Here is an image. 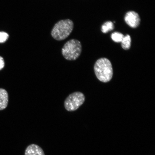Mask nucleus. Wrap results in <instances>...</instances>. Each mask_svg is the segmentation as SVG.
Returning <instances> with one entry per match:
<instances>
[{"label": "nucleus", "mask_w": 155, "mask_h": 155, "mask_svg": "<svg viewBox=\"0 0 155 155\" xmlns=\"http://www.w3.org/2000/svg\"><path fill=\"white\" fill-rule=\"evenodd\" d=\"M94 70L97 78L102 82H109L113 77V68L111 61L107 58H102L97 60Z\"/></svg>", "instance_id": "1"}, {"label": "nucleus", "mask_w": 155, "mask_h": 155, "mask_svg": "<svg viewBox=\"0 0 155 155\" xmlns=\"http://www.w3.org/2000/svg\"><path fill=\"white\" fill-rule=\"evenodd\" d=\"M73 28L72 21L69 19L60 21L54 27L51 31V35L57 40H64L71 34Z\"/></svg>", "instance_id": "2"}, {"label": "nucleus", "mask_w": 155, "mask_h": 155, "mask_svg": "<svg viewBox=\"0 0 155 155\" xmlns=\"http://www.w3.org/2000/svg\"><path fill=\"white\" fill-rule=\"evenodd\" d=\"M82 51V46L78 40L72 39L69 41L64 45L62 49V54L68 61L77 60L80 56Z\"/></svg>", "instance_id": "3"}, {"label": "nucleus", "mask_w": 155, "mask_h": 155, "mask_svg": "<svg viewBox=\"0 0 155 155\" xmlns=\"http://www.w3.org/2000/svg\"><path fill=\"white\" fill-rule=\"evenodd\" d=\"M85 96L83 93L75 92L69 94L64 102V106L67 111H76L85 102Z\"/></svg>", "instance_id": "4"}, {"label": "nucleus", "mask_w": 155, "mask_h": 155, "mask_svg": "<svg viewBox=\"0 0 155 155\" xmlns=\"http://www.w3.org/2000/svg\"><path fill=\"white\" fill-rule=\"evenodd\" d=\"M124 19L127 25L133 28H137L140 23V16L138 13L134 11H129L126 13Z\"/></svg>", "instance_id": "5"}, {"label": "nucleus", "mask_w": 155, "mask_h": 155, "mask_svg": "<svg viewBox=\"0 0 155 155\" xmlns=\"http://www.w3.org/2000/svg\"><path fill=\"white\" fill-rule=\"evenodd\" d=\"M25 155H45L43 150L38 145L32 144L26 149Z\"/></svg>", "instance_id": "6"}, {"label": "nucleus", "mask_w": 155, "mask_h": 155, "mask_svg": "<svg viewBox=\"0 0 155 155\" xmlns=\"http://www.w3.org/2000/svg\"><path fill=\"white\" fill-rule=\"evenodd\" d=\"M8 103V94L5 89L0 88V110L7 107Z\"/></svg>", "instance_id": "7"}, {"label": "nucleus", "mask_w": 155, "mask_h": 155, "mask_svg": "<svg viewBox=\"0 0 155 155\" xmlns=\"http://www.w3.org/2000/svg\"><path fill=\"white\" fill-rule=\"evenodd\" d=\"M131 41L130 36L127 35L124 36L121 42L122 47L125 50L129 49L131 47Z\"/></svg>", "instance_id": "8"}, {"label": "nucleus", "mask_w": 155, "mask_h": 155, "mask_svg": "<svg viewBox=\"0 0 155 155\" xmlns=\"http://www.w3.org/2000/svg\"><path fill=\"white\" fill-rule=\"evenodd\" d=\"M114 26L113 23L111 21H107L102 25L101 31L103 33L106 34L114 30Z\"/></svg>", "instance_id": "9"}, {"label": "nucleus", "mask_w": 155, "mask_h": 155, "mask_svg": "<svg viewBox=\"0 0 155 155\" xmlns=\"http://www.w3.org/2000/svg\"><path fill=\"white\" fill-rule=\"evenodd\" d=\"M124 36L121 33L116 32H114L112 34L111 38L112 39L114 42H117V43H119V42H121Z\"/></svg>", "instance_id": "10"}, {"label": "nucleus", "mask_w": 155, "mask_h": 155, "mask_svg": "<svg viewBox=\"0 0 155 155\" xmlns=\"http://www.w3.org/2000/svg\"><path fill=\"white\" fill-rule=\"evenodd\" d=\"M9 35L5 32H0V43H4L8 39Z\"/></svg>", "instance_id": "11"}, {"label": "nucleus", "mask_w": 155, "mask_h": 155, "mask_svg": "<svg viewBox=\"0 0 155 155\" xmlns=\"http://www.w3.org/2000/svg\"><path fill=\"white\" fill-rule=\"evenodd\" d=\"M5 66L4 60L3 58L0 56V71L3 69Z\"/></svg>", "instance_id": "12"}]
</instances>
